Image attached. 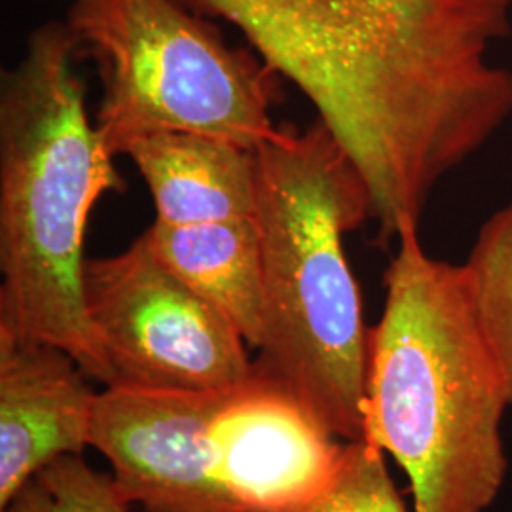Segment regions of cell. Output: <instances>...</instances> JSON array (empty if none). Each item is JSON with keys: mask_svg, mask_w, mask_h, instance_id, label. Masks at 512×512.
Returning <instances> with one entry per match:
<instances>
[{"mask_svg": "<svg viewBox=\"0 0 512 512\" xmlns=\"http://www.w3.org/2000/svg\"><path fill=\"white\" fill-rule=\"evenodd\" d=\"M236 27L361 173L384 241L512 116V0H179Z\"/></svg>", "mask_w": 512, "mask_h": 512, "instance_id": "obj_1", "label": "cell"}, {"mask_svg": "<svg viewBox=\"0 0 512 512\" xmlns=\"http://www.w3.org/2000/svg\"><path fill=\"white\" fill-rule=\"evenodd\" d=\"M397 245L370 329L365 439L408 476L412 512H484L507 475L505 374L465 266L429 255L416 228Z\"/></svg>", "mask_w": 512, "mask_h": 512, "instance_id": "obj_2", "label": "cell"}, {"mask_svg": "<svg viewBox=\"0 0 512 512\" xmlns=\"http://www.w3.org/2000/svg\"><path fill=\"white\" fill-rule=\"evenodd\" d=\"M67 23L31 35L0 80V330L67 351L105 387L112 372L86 296V228L124 183L86 110Z\"/></svg>", "mask_w": 512, "mask_h": 512, "instance_id": "obj_3", "label": "cell"}, {"mask_svg": "<svg viewBox=\"0 0 512 512\" xmlns=\"http://www.w3.org/2000/svg\"><path fill=\"white\" fill-rule=\"evenodd\" d=\"M262 336L256 370L336 439H365L370 329L344 236L372 220L366 183L319 120L256 148Z\"/></svg>", "mask_w": 512, "mask_h": 512, "instance_id": "obj_4", "label": "cell"}, {"mask_svg": "<svg viewBox=\"0 0 512 512\" xmlns=\"http://www.w3.org/2000/svg\"><path fill=\"white\" fill-rule=\"evenodd\" d=\"M67 27L103 80L97 129L114 156L158 131L203 133L256 148L283 128L270 116L266 63L230 48L179 0H71Z\"/></svg>", "mask_w": 512, "mask_h": 512, "instance_id": "obj_5", "label": "cell"}, {"mask_svg": "<svg viewBox=\"0 0 512 512\" xmlns=\"http://www.w3.org/2000/svg\"><path fill=\"white\" fill-rule=\"evenodd\" d=\"M84 296L110 385L228 389L253 374L236 325L171 274L143 236L86 260Z\"/></svg>", "mask_w": 512, "mask_h": 512, "instance_id": "obj_6", "label": "cell"}, {"mask_svg": "<svg viewBox=\"0 0 512 512\" xmlns=\"http://www.w3.org/2000/svg\"><path fill=\"white\" fill-rule=\"evenodd\" d=\"M207 471L241 512H293L338 475L340 444L293 391L253 365L228 387L207 425Z\"/></svg>", "mask_w": 512, "mask_h": 512, "instance_id": "obj_7", "label": "cell"}, {"mask_svg": "<svg viewBox=\"0 0 512 512\" xmlns=\"http://www.w3.org/2000/svg\"><path fill=\"white\" fill-rule=\"evenodd\" d=\"M226 389L110 385L97 395L90 448L145 512H241L207 471V425Z\"/></svg>", "mask_w": 512, "mask_h": 512, "instance_id": "obj_8", "label": "cell"}, {"mask_svg": "<svg viewBox=\"0 0 512 512\" xmlns=\"http://www.w3.org/2000/svg\"><path fill=\"white\" fill-rule=\"evenodd\" d=\"M67 351L0 330V507L29 478L90 448L97 395Z\"/></svg>", "mask_w": 512, "mask_h": 512, "instance_id": "obj_9", "label": "cell"}, {"mask_svg": "<svg viewBox=\"0 0 512 512\" xmlns=\"http://www.w3.org/2000/svg\"><path fill=\"white\" fill-rule=\"evenodd\" d=\"M145 179L156 220L167 226L256 219L255 150L188 131H158L122 150Z\"/></svg>", "mask_w": 512, "mask_h": 512, "instance_id": "obj_10", "label": "cell"}, {"mask_svg": "<svg viewBox=\"0 0 512 512\" xmlns=\"http://www.w3.org/2000/svg\"><path fill=\"white\" fill-rule=\"evenodd\" d=\"M171 274L217 306L251 348L262 336V251L256 219L167 226L141 234Z\"/></svg>", "mask_w": 512, "mask_h": 512, "instance_id": "obj_11", "label": "cell"}, {"mask_svg": "<svg viewBox=\"0 0 512 512\" xmlns=\"http://www.w3.org/2000/svg\"><path fill=\"white\" fill-rule=\"evenodd\" d=\"M463 266L512 406V198L480 226Z\"/></svg>", "mask_w": 512, "mask_h": 512, "instance_id": "obj_12", "label": "cell"}, {"mask_svg": "<svg viewBox=\"0 0 512 512\" xmlns=\"http://www.w3.org/2000/svg\"><path fill=\"white\" fill-rule=\"evenodd\" d=\"M114 476L82 456H63L27 480L0 512H129Z\"/></svg>", "mask_w": 512, "mask_h": 512, "instance_id": "obj_13", "label": "cell"}, {"mask_svg": "<svg viewBox=\"0 0 512 512\" xmlns=\"http://www.w3.org/2000/svg\"><path fill=\"white\" fill-rule=\"evenodd\" d=\"M293 512H410L385 467L384 452L368 440L346 442L344 461L329 488Z\"/></svg>", "mask_w": 512, "mask_h": 512, "instance_id": "obj_14", "label": "cell"}]
</instances>
